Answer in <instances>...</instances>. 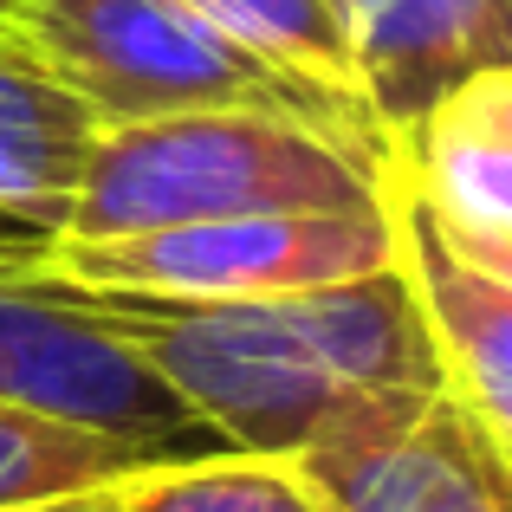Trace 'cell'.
I'll return each mask as SVG.
<instances>
[{"mask_svg":"<svg viewBox=\"0 0 512 512\" xmlns=\"http://www.w3.org/2000/svg\"><path fill=\"white\" fill-rule=\"evenodd\" d=\"M169 396L221 448L299 461L350 415L441 396V350L409 266L286 292V299H130L85 292Z\"/></svg>","mask_w":512,"mask_h":512,"instance_id":"cell-1","label":"cell"},{"mask_svg":"<svg viewBox=\"0 0 512 512\" xmlns=\"http://www.w3.org/2000/svg\"><path fill=\"white\" fill-rule=\"evenodd\" d=\"M396 201V150L376 156L279 111H175L98 130L59 240H124L234 214H350Z\"/></svg>","mask_w":512,"mask_h":512,"instance_id":"cell-2","label":"cell"},{"mask_svg":"<svg viewBox=\"0 0 512 512\" xmlns=\"http://www.w3.org/2000/svg\"><path fill=\"white\" fill-rule=\"evenodd\" d=\"M0 20L104 130L175 111H279L389 156L363 111L266 65L195 0H0Z\"/></svg>","mask_w":512,"mask_h":512,"instance_id":"cell-3","label":"cell"},{"mask_svg":"<svg viewBox=\"0 0 512 512\" xmlns=\"http://www.w3.org/2000/svg\"><path fill=\"white\" fill-rule=\"evenodd\" d=\"M402 260L396 201L350 214H234L124 240H52L46 273L130 299H286Z\"/></svg>","mask_w":512,"mask_h":512,"instance_id":"cell-4","label":"cell"},{"mask_svg":"<svg viewBox=\"0 0 512 512\" xmlns=\"http://www.w3.org/2000/svg\"><path fill=\"white\" fill-rule=\"evenodd\" d=\"M0 402H26V409L104 428L150 454L221 448L169 396L163 376L104 325L98 305L52 273H0Z\"/></svg>","mask_w":512,"mask_h":512,"instance_id":"cell-5","label":"cell"},{"mask_svg":"<svg viewBox=\"0 0 512 512\" xmlns=\"http://www.w3.org/2000/svg\"><path fill=\"white\" fill-rule=\"evenodd\" d=\"M299 467L331 512H512V467L448 389L350 415Z\"/></svg>","mask_w":512,"mask_h":512,"instance_id":"cell-6","label":"cell"},{"mask_svg":"<svg viewBox=\"0 0 512 512\" xmlns=\"http://www.w3.org/2000/svg\"><path fill=\"white\" fill-rule=\"evenodd\" d=\"M363 111L383 137L487 72H512V0H344Z\"/></svg>","mask_w":512,"mask_h":512,"instance_id":"cell-7","label":"cell"},{"mask_svg":"<svg viewBox=\"0 0 512 512\" xmlns=\"http://www.w3.org/2000/svg\"><path fill=\"white\" fill-rule=\"evenodd\" d=\"M396 227H402V266L422 292L428 331L441 350L448 396L512 467V286L493 279L487 266L461 260L441 240V227L402 188V175H396Z\"/></svg>","mask_w":512,"mask_h":512,"instance_id":"cell-8","label":"cell"},{"mask_svg":"<svg viewBox=\"0 0 512 512\" xmlns=\"http://www.w3.org/2000/svg\"><path fill=\"white\" fill-rule=\"evenodd\" d=\"M98 130L104 124L20 39L0 33V208L59 234Z\"/></svg>","mask_w":512,"mask_h":512,"instance_id":"cell-9","label":"cell"},{"mask_svg":"<svg viewBox=\"0 0 512 512\" xmlns=\"http://www.w3.org/2000/svg\"><path fill=\"white\" fill-rule=\"evenodd\" d=\"M111 493L124 512H331L299 461L240 448L156 454L130 467Z\"/></svg>","mask_w":512,"mask_h":512,"instance_id":"cell-10","label":"cell"},{"mask_svg":"<svg viewBox=\"0 0 512 512\" xmlns=\"http://www.w3.org/2000/svg\"><path fill=\"white\" fill-rule=\"evenodd\" d=\"M137 461H156V454L104 435V428L65 422V415L26 409V402H0V512L117 487Z\"/></svg>","mask_w":512,"mask_h":512,"instance_id":"cell-11","label":"cell"},{"mask_svg":"<svg viewBox=\"0 0 512 512\" xmlns=\"http://www.w3.org/2000/svg\"><path fill=\"white\" fill-rule=\"evenodd\" d=\"M195 7L208 13L227 39L260 52L266 65H279V72H292L299 85H312V91H325V98L350 104V111H363L344 0H195Z\"/></svg>","mask_w":512,"mask_h":512,"instance_id":"cell-12","label":"cell"},{"mask_svg":"<svg viewBox=\"0 0 512 512\" xmlns=\"http://www.w3.org/2000/svg\"><path fill=\"white\" fill-rule=\"evenodd\" d=\"M448 104L467 117V124H480L487 137H500L506 150H512V72H487V78H474V85H461Z\"/></svg>","mask_w":512,"mask_h":512,"instance_id":"cell-13","label":"cell"},{"mask_svg":"<svg viewBox=\"0 0 512 512\" xmlns=\"http://www.w3.org/2000/svg\"><path fill=\"white\" fill-rule=\"evenodd\" d=\"M52 240H59L52 227L20 221V214H7V208H0V273H7V279H33V273H46Z\"/></svg>","mask_w":512,"mask_h":512,"instance_id":"cell-14","label":"cell"},{"mask_svg":"<svg viewBox=\"0 0 512 512\" xmlns=\"http://www.w3.org/2000/svg\"><path fill=\"white\" fill-rule=\"evenodd\" d=\"M26 512H124L111 487H91V493H65V500H46V506H26Z\"/></svg>","mask_w":512,"mask_h":512,"instance_id":"cell-15","label":"cell"},{"mask_svg":"<svg viewBox=\"0 0 512 512\" xmlns=\"http://www.w3.org/2000/svg\"><path fill=\"white\" fill-rule=\"evenodd\" d=\"M0 33H7V20H0Z\"/></svg>","mask_w":512,"mask_h":512,"instance_id":"cell-16","label":"cell"}]
</instances>
